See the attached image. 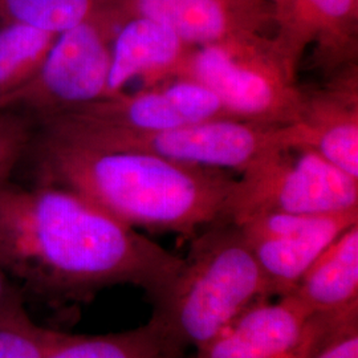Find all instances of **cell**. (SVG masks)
Wrapping results in <instances>:
<instances>
[{
	"label": "cell",
	"mask_w": 358,
	"mask_h": 358,
	"mask_svg": "<svg viewBox=\"0 0 358 358\" xmlns=\"http://www.w3.org/2000/svg\"><path fill=\"white\" fill-rule=\"evenodd\" d=\"M183 257L64 187L0 185V268L24 294L60 307L88 303L115 285L153 301Z\"/></svg>",
	"instance_id": "obj_1"
},
{
	"label": "cell",
	"mask_w": 358,
	"mask_h": 358,
	"mask_svg": "<svg viewBox=\"0 0 358 358\" xmlns=\"http://www.w3.org/2000/svg\"><path fill=\"white\" fill-rule=\"evenodd\" d=\"M35 154L38 183L84 196L131 227L190 239L224 220L235 178L153 154L75 141L40 128Z\"/></svg>",
	"instance_id": "obj_2"
},
{
	"label": "cell",
	"mask_w": 358,
	"mask_h": 358,
	"mask_svg": "<svg viewBox=\"0 0 358 358\" xmlns=\"http://www.w3.org/2000/svg\"><path fill=\"white\" fill-rule=\"evenodd\" d=\"M272 296L241 229L219 220L192 238L178 273L153 300L149 321L174 344L196 352Z\"/></svg>",
	"instance_id": "obj_3"
},
{
	"label": "cell",
	"mask_w": 358,
	"mask_h": 358,
	"mask_svg": "<svg viewBox=\"0 0 358 358\" xmlns=\"http://www.w3.org/2000/svg\"><path fill=\"white\" fill-rule=\"evenodd\" d=\"M294 73L275 38L250 35L194 45L174 78L211 90L232 118L292 125L301 121L307 99L296 85Z\"/></svg>",
	"instance_id": "obj_4"
},
{
	"label": "cell",
	"mask_w": 358,
	"mask_h": 358,
	"mask_svg": "<svg viewBox=\"0 0 358 358\" xmlns=\"http://www.w3.org/2000/svg\"><path fill=\"white\" fill-rule=\"evenodd\" d=\"M38 127L93 146L153 154L180 164L239 173L268 154L299 148V128L217 118L159 131H125L84 124L65 115L38 120Z\"/></svg>",
	"instance_id": "obj_5"
},
{
	"label": "cell",
	"mask_w": 358,
	"mask_h": 358,
	"mask_svg": "<svg viewBox=\"0 0 358 358\" xmlns=\"http://www.w3.org/2000/svg\"><path fill=\"white\" fill-rule=\"evenodd\" d=\"M241 174L224 215L234 224L266 213L333 214L358 208V179L309 148L268 154Z\"/></svg>",
	"instance_id": "obj_6"
},
{
	"label": "cell",
	"mask_w": 358,
	"mask_h": 358,
	"mask_svg": "<svg viewBox=\"0 0 358 358\" xmlns=\"http://www.w3.org/2000/svg\"><path fill=\"white\" fill-rule=\"evenodd\" d=\"M120 23L118 16L103 6L59 34L26 84L0 99V109L17 110L38 121L103 99Z\"/></svg>",
	"instance_id": "obj_7"
},
{
	"label": "cell",
	"mask_w": 358,
	"mask_h": 358,
	"mask_svg": "<svg viewBox=\"0 0 358 358\" xmlns=\"http://www.w3.org/2000/svg\"><path fill=\"white\" fill-rule=\"evenodd\" d=\"M171 80V84L164 87L122 92L55 115H65L100 128L140 133L232 118L217 96L203 85L186 78Z\"/></svg>",
	"instance_id": "obj_8"
},
{
	"label": "cell",
	"mask_w": 358,
	"mask_h": 358,
	"mask_svg": "<svg viewBox=\"0 0 358 358\" xmlns=\"http://www.w3.org/2000/svg\"><path fill=\"white\" fill-rule=\"evenodd\" d=\"M122 22L146 17L171 28L190 45L263 35L276 23L267 0H103Z\"/></svg>",
	"instance_id": "obj_9"
},
{
	"label": "cell",
	"mask_w": 358,
	"mask_h": 358,
	"mask_svg": "<svg viewBox=\"0 0 358 358\" xmlns=\"http://www.w3.org/2000/svg\"><path fill=\"white\" fill-rule=\"evenodd\" d=\"M299 125L300 146L358 179L357 69L349 68L327 90L308 94Z\"/></svg>",
	"instance_id": "obj_10"
},
{
	"label": "cell",
	"mask_w": 358,
	"mask_h": 358,
	"mask_svg": "<svg viewBox=\"0 0 358 358\" xmlns=\"http://www.w3.org/2000/svg\"><path fill=\"white\" fill-rule=\"evenodd\" d=\"M192 45L171 28L146 17L124 19L115 29L105 97L125 92L142 78L146 87L174 78L180 62Z\"/></svg>",
	"instance_id": "obj_11"
},
{
	"label": "cell",
	"mask_w": 358,
	"mask_h": 358,
	"mask_svg": "<svg viewBox=\"0 0 358 358\" xmlns=\"http://www.w3.org/2000/svg\"><path fill=\"white\" fill-rule=\"evenodd\" d=\"M309 310L292 294L264 301L241 317L192 358H289Z\"/></svg>",
	"instance_id": "obj_12"
},
{
	"label": "cell",
	"mask_w": 358,
	"mask_h": 358,
	"mask_svg": "<svg viewBox=\"0 0 358 358\" xmlns=\"http://www.w3.org/2000/svg\"><path fill=\"white\" fill-rule=\"evenodd\" d=\"M358 223V208L320 214L307 226L273 238L247 239L273 296H287L312 263L352 226Z\"/></svg>",
	"instance_id": "obj_13"
},
{
	"label": "cell",
	"mask_w": 358,
	"mask_h": 358,
	"mask_svg": "<svg viewBox=\"0 0 358 358\" xmlns=\"http://www.w3.org/2000/svg\"><path fill=\"white\" fill-rule=\"evenodd\" d=\"M309 313L358 301V223L344 231L299 280L291 292Z\"/></svg>",
	"instance_id": "obj_14"
},
{
	"label": "cell",
	"mask_w": 358,
	"mask_h": 358,
	"mask_svg": "<svg viewBox=\"0 0 358 358\" xmlns=\"http://www.w3.org/2000/svg\"><path fill=\"white\" fill-rule=\"evenodd\" d=\"M48 358H192L152 321L125 332L66 334Z\"/></svg>",
	"instance_id": "obj_15"
},
{
	"label": "cell",
	"mask_w": 358,
	"mask_h": 358,
	"mask_svg": "<svg viewBox=\"0 0 358 358\" xmlns=\"http://www.w3.org/2000/svg\"><path fill=\"white\" fill-rule=\"evenodd\" d=\"M289 358H358V301L310 313Z\"/></svg>",
	"instance_id": "obj_16"
},
{
	"label": "cell",
	"mask_w": 358,
	"mask_h": 358,
	"mask_svg": "<svg viewBox=\"0 0 358 358\" xmlns=\"http://www.w3.org/2000/svg\"><path fill=\"white\" fill-rule=\"evenodd\" d=\"M56 34L24 26L0 28V99L20 88L36 72Z\"/></svg>",
	"instance_id": "obj_17"
},
{
	"label": "cell",
	"mask_w": 358,
	"mask_h": 358,
	"mask_svg": "<svg viewBox=\"0 0 358 358\" xmlns=\"http://www.w3.org/2000/svg\"><path fill=\"white\" fill-rule=\"evenodd\" d=\"M103 6V0H0V28L31 27L59 35Z\"/></svg>",
	"instance_id": "obj_18"
},
{
	"label": "cell",
	"mask_w": 358,
	"mask_h": 358,
	"mask_svg": "<svg viewBox=\"0 0 358 358\" xmlns=\"http://www.w3.org/2000/svg\"><path fill=\"white\" fill-rule=\"evenodd\" d=\"M66 334L35 322L20 308L0 319V358H48Z\"/></svg>",
	"instance_id": "obj_19"
},
{
	"label": "cell",
	"mask_w": 358,
	"mask_h": 358,
	"mask_svg": "<svg viewBox=\"0 0 358 358\" xmlns=\"http://www.w3.org/2000/svg\"><path fill=\"white\" fill-rule=\"evenodd\" d=\"M38 121L31 115L0 109V185L13 180L15 170L32 152Z\"/></svg>",
	"instance_id": "obj_20"
},
{
	"label": "cell",
	"mask_w": 358,
	"mask_h": 358,
	"mask_svg": "<svg viewBox=\"0 0 358 358\" xmlns=\"http://www.w3.org/2000/svg\"><path fill=\"white\" fill-rule=\"evenodd\" d=\"M26 307V297L13 279L0 268V319Z\"/></svg>",
	"instance_id": "obj_21"
},
{
	"label": "cell",
	"mask_w": 358,
	"mask_h": 358,
	"mask_svg": "<svg viewBox=\"0 0 358 358\" xmlns=\"http://www.w3.org/2000/svg\"><path fill=\"white\" fill-rule=\"evenodd\" d=\"M307 3L308 0H289V11H288L285 20L279 26V31H282L284 28L289 26L294 17L304 10Z\"/></svg>",
	"instance_id": "obj_22"
},
{
	"label": "cell",
	"mask_w": 358,
	"mask_h": 358,
	"mask_svg": "<svg viewBox=\"0 0 358 358\" xmlns=\"http://www.w3.org/2000/svg\"><path fill=\"white\" fill-rule=\"evenodd\" d=\"M288 11H289V0H288ZM287 15H288V13H287ZM285 17H287V16H285ZM284 20H285V19H284ZM284 20H282V22H284ZM279 26H280V24H279Z\"/></svg>",
	"instance_id": "obj_23"
}]
</instances>
